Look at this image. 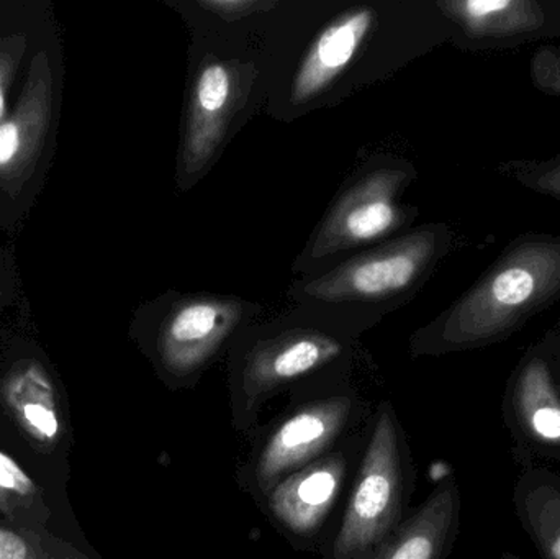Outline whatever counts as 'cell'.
Returning a JSON list of instances; mask_svg holds the SVG:
<instances>
[{
    "mask_svg": "<svg viewBox=\"0 0 560 559\" xmlns=\"http://www.w3.org/2000/svg\"><path fill=\"white\" fill-rule=\"evenodd\" d=\"M55 20L49 0H0V124L15 102L36 43Z\"/></svg>",
    "mask_w": 560,
    "mask_h": 559,
    "instance_id": "14",
    "label": "cell"
},
{
    "mask_svg": "<svg viewBox=\"0 0 560 559\" xmlns=\"http://www.w3.org/2000/svg\"><path fill=\"white\" fill-rule=\"evenodd\" d=\"M0 559H33L32 548L20 535L0 528Z\"/></svg>",
    "mask_w": 560,
    "mask_h": 559,
    "instance_id": "24",
    "label": "cell"
},
{
    "mask_svg": "<svg viewBox=\"0 0 560 559\" xmlns=\"http://www.w3.org/2000/svg\"><path fill=\"white\" fill-rule=\"evenodd\" d=\"M194 33L240 35L259 39L280 0H161Z\"/></svg>",
    "mask_w": 560,
    "mask_h": 559,
    "instance_id": "18",
    "label": "cell"
},
{
    "mask_svg": "<svg viewBox=\"0 0 560 559\" xmlns=\"http://www.w3.org/2000/svg\"><path fill=\"white\" fill-rule=\"evenodd\" d=\"M417 179V166L408 158L369 154L341 184L306 245L293 259V275H322L345 259L413 229L420 210L405 203L404 196Z\"/></svg>",
    "mask_w": 560,
    "mask_h": 559,
    "instance_id": "6",
    "label": "cell"
},
{
    "mask_svg": "<svg viewBox=\"0 0 560 559\" xmlns=\"http://www.w3.org/2000/svg\"><path fill=\"white\" fill-rule=\"evenodd\" d=\"M533 84L542 94L560 95V49L546 45L532 59Z\"/></svg>",
    "mask_w": 560,
    "mask_h": 559,
    "instance_id": "20",
    "label": "cell"
},
{
    "mask_svg": "<svg viewBox=\"0 0 560 559\" xmlns=\"http://www.w3.org/2000/svg\"><path fill=\"white\" fill-rule=\"evenodd\" d=\"M451 42L434 0H280L259 36L269 118L290 124Z\"/></svg>",
    "mask_w": 560,
    "mask_h": 559,
    "instance_id": "1",
    "label": "cell"
},
{
    "mask_svg": "<svg viewBox=\"0 0 560 559\" xmlns=\"http://www.w3.org/2000/svg\"><path fill=\"white\" fill-rule=\"evenodd\" d=\"M502 416L523 469L542 462L560 466V393L538 341L520 358L506 381Z\"/></svg>",
    "mask_w": 560,
    "mask_h": 559,
    "instance_id": "10",
    "label": "cell"
},
{
    "mask_svg": "<svg viewBox=\"0 0 560 559\" xmlns=\"http://www.w3.org/2000/svg\"><path fill=\"white\" fill-rule=\"evenodd\" d=\"M500 559H523L522 557H518V555L515 554H503L502 558Z\"/></svg>",
    "mask_w": 560,
    "mask_h": 559,
    "instance_id": "26",
    "label": "cell"
},
{
    "mask_svg": "<svg viewBox=\"0 0 560 559\" xmlns=\"http://www.w3.org/2000/svg\"><path fill=\"white\" fill-rule=\"evenodd\" d=\"M497 173L518 186L560 203V153L545 160H509Z\"/></svg>",
    "mask_w": 560,
    "mask_h": 559,
    "instance_id": "19",
    "label": "cell"
},
{
    "mask_svg": "<svg viewBox=\"0 0 560 559\" xmlns=\"http://www.w3.org/2000/svg\"><path fill=\"white\" fill-rule=\"evenodd\" d=\"M538 343L545 351L552 380H555L556 387L560 393V324L546 331L545 337L538 340Z\"/></svg>",
    "mask_w": 560,
    "mask_h": 559,
    "instance_id": "23",
    "label": "cell"
},
{
    "mask_svg": "<svg viewBox=\"0 0 560 559\" xmlns=\"http://www.w3.org/2000/svg\"><path fill=\"white\" fill-rule=\"evenodd\" d=\"M65 78V45L55 20L36 43L0 124V232L5 235L25 225L55 163Z\"/></svg>",
    "mask_w": 560,
    "mask_h": 559,
    "instance_id": "5",
    "label": "cell"
},
{
    "mask_svg": "<svg viewBox=\"0 0 560 559\" xmlns=\"http://www.w3.org/2000/svg\"><path fill=\"white\" fill-rule=\"evenodd\" d=\"M405 463L394 410L382 404L335 544V559H361L384 544L404 509Z\"/></svg>",
    "mask_w": 560,
    "mask_h": 559,
    "instance_id": "9",
    "label": "cell"
},
{
    "mask_svg": "<svg viewBox=\"0 0 560 559\" xmlns=\"http://www.w3.org/2000/svg\"><path fill=\"white\" fill-rule=\"evenodd\" d=\"M16 304H20L19 272H16L15 263H10L0 271V318Z\"/></svg>",
    "mask_w": 560,
    "mask_h": 559,
    "instance_id": "22",
    "label": "cell"
},
{
    "mask_svg": "<svg viewBox=\"0 0 560 559\" xmlns=\"http://www.w3.org/2000/svg\"><path fill=\"white\" fill-rule=\"evenodd\" d=\"M342 475L345 465L339 458L300 469L272 489L269 496L272 514L295 534H313L335 504Z\"/></svg>",
    "mask_w": 560,
    "mask_h": 559,
    "instance_id": "16",
    "label": "cell"
},
{
    "mask_svg": "<svg viewBox=\"0 0 560 559\" xmlns=\"http://www.w3.org/2000/svg\"><path fill=\"white\" fill-rule=\"evenodd\" d=\"M556 3H558V9H559V12H560V0H556Z\"/></svg>",
    "mask_w": 560,
    "mask_h": 559,
    "instance_id": "27",
    "label": "cell"
},
{
    "mask_svg": "<svg viewBox=\"0 0 560 559\" xmlns=\"http://www.w3.org/2000/svg\"><path fill=\"white\" fill-rule=\"evenodd\" d=\"M463 51H502L560 36L556 0H434Z\"/></svg>",
    "mask_w": 560,
    "mask_h": 559,
    "instance_id": "11",
    "label": "cell"
},
{
    "mask_svg": "<svg viewBox=\"0 0 560 559\" xmlns=\"http://www.w3.org/2000/svg\"><path fill=\"white\" fill-rule=\"evenodd\" d=\"M0 393L26 435L43 449L61 439L55 384L45 364L35 357L20 358L7 370Z\"/></svg>",
    "mask_w": 560,
    "mask_h": 559,
    "instance_id": "15",
    "label": "cell"
},
{
    "mask_svg": "<svg viewBox=\"0 0 560 559\" xmlns=\"http://www.w3.org/2000/svg\"><path fill=\"white\" fill-rule=\"evenodd\" d=\"M262 308L238 295L167 289L138 305L130 334L164 380L190 383L223 351L232 350Z\"/></svg>",
    "mask_w": 560,
    "mask_h": 559,
    "instance_id": "8",
    "label": "cell"
},
{
    "mask_svg": "<svg viewBox=\"0 0 560 559\" xmlns=\"http://www.w3.org/2000/svg\"><path fill=\"white\" fill-rule=\"evenodd\" d=\"M460 509L459 486L444 479L407 522L361 559H446L459 535Z\"/></svg>",
    "mask_w": 560,
    "mask_h": 559,
    "instance_id": "13",
    "label": "cell"
},
{
    "mask_svg": "<svg viewBox=\"0 0 560 559\" xmlns=\"http://www.w3.org/2000/svg\"><path fill=\"white\" fill-rule=\"evenodd\" d=\"M454 243L453 226L423 223L322 275L293 279L287 299L292 305L338 318L362 335L410 304L453 252Z\"/></svg>",
    "mask_w": 560,
    "mask_h": 559,
    "instance_id": "4",
    "label": "cell"
},
{
    "mask_svg": "<svg viewBox=\"0 0 560 559\" xmlns=\"http://www.w3.org/2000/svg\"><path fill=\"white\" fill-rule=\"evenodd\" d=\"M10 263H13L12 256H10L9 253L0 246V271H2L3 268H7Z\"/></svg>",
    "mask_w": 560,
    "mask_h": 559,
    "instance_id": "25",
    "label": "cell"
},
{
    "mask_svg": "<svg viewBox=\"0 0 560 559\" xmlns=\"http://www.w3.org/2000/svg\"><path fill=\"white\" fill-rule=\"evenodd\" d=\"M266 68L259 39L194 33L187 48L174 183L179 194L202 183L233 138L265 112Z\"/></svg>",
    "mask_w": 560,
    "mask_h": 559,
    "instance_id": "3",
    "label": "cell"
},
{
    "mask_svg": "<svg viewBox=\"0 0 560 559\" xmlns=\"http://www.w3.org/2000/svg\"><path fill=\"white\" fill-rule=\"evenodd\" d=\"M352 400L348 396L331 397L310 404L285 420L269 436L256 468V479L262 491L275 489L282 476L299 469L328 449L351 416Z\"/></svg>",
    "mask_w": 560,
    "mask_h": 559,
    "instance_id": "12",
    "label": "cell"
},
{
    "mask_svg": "<svg viewBox=\"0 0 560 559\" xmlns=\"http://www.w3.org/2000/svg\"><path fill=\"white\" fill-rule=\"evenodd\" d=\"M0 489L22 496V498L35 494L36 491L30 476L2 452H0Z\"/></svg>",
    "mask_w": 560,
    "mask_h": 559,
    "instance_id": "21",
    "label": "cell"
},
{
    "mask_svg": "<svg viewBox=\"0 0 560 559\" xmlns=\"http://www.w3.org/2000/svg\"><path fill=\"white\" fill-rule=\"evenodd\" d=\"M559 302L560 233H523L460 298L411 335V354L444 357L503 343Z\"/></svg>",
    "mask_w": 560,
    "mask_h": 559,
    "instance_id": "2",
    "label": "cell"
},
{
    "mask_svg": "<svg viewBox=\"0 0 560 559\" xmlns=\"http://www.w3.org/2000/svg\"><path fill=\"white\" fill-rule=\"evenodd\" d=\"M516 519L541 559H560V476L545 466L523 469L513 488Z\"/></svg>",
    "mask_w": 560,
    "mask_h": 559,
    "instance_id": "17",
    "label": "cell"
},
{
    "mask_svg": "<svg viewBox=\"0 0 560 559\" xmlns=\"http://www.w3.org/2000/svg\"><path fill=\"white\" fill-rule=\"evenodd\" d=\"M359 337L345 322L299 305L272 321L253 322L230 350L235 403L256 409L293 383L345 366Z\"/></svg>",
    "mask_w": 560,
    "mask_h": 559,
    "instance_id": "7",
    "label": "cell"
}]
</instances>
